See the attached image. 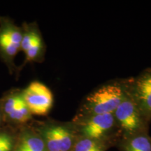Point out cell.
<instances>
[{
	"label": "cell",
	"instance_id": "6da1fadb",
	"mask_svg": "<svg viewBox=\"0 0 151 151\" xmlns=\"http://www.w3.org/2000/svg\"><path fill=\"white\" fill-rule=\"evenodd\" d=\"M126 95L123 82L108 83L97 88L85 99L78 118L113 113Z\"/></svg>",
	"mask_w": 151,
	"mask_h": 151
},
{
	"label": "cell",
	"instance_id": "7a4b0ae2",
	"mask_svg": "<svg viewBox=\"0 0 151 151\" xmlns=\"http://www.w3.org/2000/svg\"><path fill=\"white\" fill-rule=\"evenodd\" d=\"M22 33V27L16 24L12 19L0 17V60L11 75L17 72L14 60L20 51Z\"/></svg>",
	"mask_w": 151,
	"mask_h": 151
},
{
	"label": "cell",
	"instance_id": "3957f363",
	"mask_svg": "<svg viewBox=\"0 0 151 151\" xmlns=\"http://www.w3.org/2000/svg\"><path fill=\"white\" fill-rule=\"evenodd\" d=\"M113 114L119 126L126 134L132 137L143 133L148 122L127 91L125 97Z\"/></svg>",
	"mask_w": 151,
	"mask_h": 151
},
{
	"label": "cell",
	"instance_id": "277c9868",
	"mask_svg": "<svg viewBox=\"0 0 151 151\" xmlns=\"http://www.w3.org/2000/svg\"><path fill=\"white\" fill-rule=\"evenodd\" d=\"M126 91L148 121L151 120V68L136 78L124 81Z\"/></svg>",
	"mask_w": 151,
	"mask_h": 151
},
{
	"label": "cell",
	"instance_id": "5b68a950",
	"mask_svg": "<svg viewBox=\"0 0 151 151\" xmlns=\"http://www.w3.org/2000/svg\"><path fill=\"white\" fill-rule=\"evenodd\" d=\"M22 97L32 116H46L53 105L52 92L39 81H33L22 90Z\"/></svg>",
	"mask_w": 151,
	"mask_h": 151
},
{
	"label": "cell",
	"instance_id": "8992f818",
	"mask_svg": "<svg viewBox=\"0 0 151 151\" xmlns=\"http://www.w3.org/2000/svg\"><path fill=\"white\" fill-rule=\"evenodd\" d=\"M40 133L47 151H69L72 148L74 136L68 126L48 123L42 126Z\"/></svg>",
	"mask_w": 151,
	"mask_h": 151
},
{
	"label": "cell",
	"instance_id": "52a82bcc",
	"mask_svg": "<svg viewBox=\"0 0 151 151\" xmlns=\"http://www.w3.org/2000/svg\"><path fill=\"white\" fill-rule=\"evenodd\" d=\"M83 137L102 141L117 123L113 113L79 118Z\"/></svg>",
	"mask_w": 151,
	"mask_h": 151
},
{
	"label": "cell",
	"instance_id": "ba28073f",
	"mask_svg": "<svg viewBox=\"0 0 151 151\" xmlns=\"http://www.w3.org/2000/svg\"><path fill=\"white\" fill-rule=\"evenodd\" d=\"M124 150L151 151V139L145 133L133 136L124 145Z\"/></svg>",
	"mask_w": 151,
	"mask_h": 151
},
{
	"label": "cell",
	"instance_id": "9c48e42d",
	"mask_svg": "<svg viewBox=\"0 0 151 151\" xmlns=\"http://www.w3.org/2000/svg\"><path fill=\"white\" fill-rule=\"evenodd\" d=\"M43 51L44 44L41 34L39 33L34 39L28 50L25 52V60L23 63V66L27 62L40 61L41 59H42Z\"/></svg>",
	"mask_w": 151,
	"mask_h": 151
},
{
	"label": "cell",
	"instance_id": "30bf717a",
	"mask_svg": "<svg viewBox=\"0 0 151 151\" xmlns=\"http://www.w3.org/2000/svg\"><path fill=\"white\" fill-rule=\"evenodd\" d=\"M105 149L106 147L102 141L86 137L78 139L73 147V151H105Z\"/></svg>",
	"mask_w": 151,
	"mask_h": 151
},
{
	"label": "cell",
	"instance_id": "8fae6325",
	"mask_svg": "<svg viewBox=\"0 0 151 151\" xmlns=\"http://www.w3.org/2000/svg\"><path fill=\"white\" fill-rule=\"evenodd\" d=\"M15 148V141L4 143L0 145V151H12Z\"/></svg>",
	"mask_w": 151,
	"mask_h": 151
},
{
	"label": "cell",
	"instance_id": "7c38bea8",
	"mask_svg": "<svg viewBox=\"0 0 151 151\" xmlns=\"http://www.w3.org/2000/svg\"><path fill=\"white\" fill-rule=\"evenodd\" d=\"M4 120V116H3V112L2 109H1V100H0V124H1V122Z\"/></svg>",
	"mask_w": 151,
	"mask_h": 151
}]
</instances>
